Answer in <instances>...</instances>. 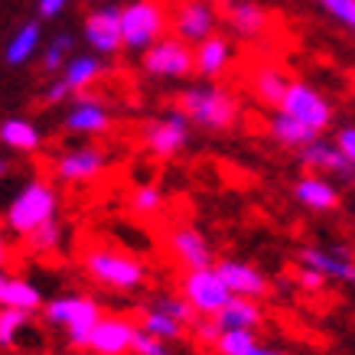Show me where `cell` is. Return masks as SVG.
<instances>
[{"mask_svg":"<svg viewBox=\"0 0 355 355\" xmlns=\"http://www.w3.org/2000/svg\"><path fill=\"white\" fill-rule=\"evenodd\" d=\"M82 270L95 280L98 287H108L114 293H134L147 284V264L128 251L95 245L82 254Z\"/></svg>","mask_w":355,"mask_h":355,"instance_id":"1","label":"cell"},{"mask_svg":"<svg viewBox=\"0 0 355 355\" xmlns=\"http://www.w3.org/2000/svg\"><path fill=\"white\" fill-rule=\"evenodd\" d=\"M53 218H59V193L46 180L23 183L20 193L13 196L10 202H7V209H3V228L20 238L33 235L36 228H43Z\"/></svg>","mask_w":355,"mask_h":355,"instance_id":"2","label":"cell"},{"mask_svg":"<svg viewBox=\"0 0 355 355\" xmlns=\"http://www.w3.org/2000/svg\"><path fill=\"white\" fill-rule=\"evenodd\" d=\"M180 111L193 121V128L202 130H228L235 128L238 114V98L222 85H212V82H202V85H186L180 92Z\"/></svg>","mask_w":355,"mask_h":355,"instance_id":"3","label":"cell"},{"mask_svg":"<svg viewBox=\"0 0 355 355\" xmlns=\"http://www.w3.org/2000/svg\"><path fill=\"white\" fill-rule=\"evenodd\" d=\"M101 316H105V310L85 293H62V297H53L43 303V320L55 329H62L72 349H85L88 336Z\"/></svg>","mask_w":355,"mask_h":355,"instance_id":"4","label":"cell"},{"mask_svg":"<svg viewBox=\"0 0 355 355\" xmlns=\"http://www.w3.org/2000/svg\"><path fill=\"white\" fill-rule=\"evenodd\" d=\"M105 76V59L95 53H76L59 76H53V82L46 85V105L53 108H65L76 95H85L88 88L101 82Z\"/></svg>","mask_w":355,"mask_h":355,"instance_id":"5","label":"cell"},{"mask_svg":"<svg viewBox=\"0 0 355 355\" xmlns=\"http://www.w3.org/2000/svg\"><path fill=\"white\" fill-rule=\"evenodd\" d=\"M121 30H124V49L144 53L166 33V10L157 0H128L121 3Z\"/></svg>","mask_w":355,"mask_h":355,"instance_id":"6","label":"cell"},{"mask_svg":"<svg viewBox=\"0 0 355 355\" xmlns=\"http://www.w3.org/2000/svg\"><path fill=\"white\" fill-rule=\"evenodd\" d=\"M189 137H193V121L180 108L163 111V114L150 118L140 128V144L147 147V153L160 157V160H170L176 153H183Z\"/></svg>","mask_w":355,"mask_h":355,"instance_id":"7","label":"cell"},{"mask_svg":"<svg viewBox=\"0 0 355 355\" xmlns=\"http://www.w3.org/2000/svg\"><path fill=\"white\" fill-rule=\"evenodd\" d=\"M140 65L150 78H166V82H180L196 72L193 46L183 43L180 36H160L150 49L140 53Z\"/></svg>","mask_w":355,"mask_h":355,"instance_id":"8","label":"cell"},{"mask_svg":"<svg viewBox=\"0 0 355 355\" xmlns=\"http://www.w3.org/2000/svg\"><path fill=\"white\" fill-rule=\"evenodd\" d=\"M82 40L95 55L111 59L124 49V30H121V3L101 0L82 20Z\"/></svg>","mask_w":355,"mask_h":355,"instance_id":"9","label":"cell"},{"mask_svg":"<svg viewBox=\"0 0 355 355\" xmlns=\"http://www.w3.org/2000/svg\"><path fill=\"white\" fill-rule=\"evenodd\" d=\"M180 291H183V297L196 310V316H216V313L235 297V293L228 291V284L222 280L216 264H212V268L186 270L183 280H180Z\"/></svg>","mask_w":355,"mask_h":355,"instance_id":"10","label":"cell"},{"mask_svg":"<svg viewBox=\"0 0 355 355\" xmlns=\"http://www.w3.org/2000/svg\"><path fill=\"white\" fill-rule=\"evenodd\" d=\"M108 166V153L95 147V144H76V147H69L62 150L59 157L53 160V173L59 183H92L98 180L101 173Z\"/></svg>","mask_w":355,"mask_h":355,"instance_id":"11","label":"cell"},{"mask_svg":"<svg viewBox=\"0 0 355 355\" xmlns=\"http://www.w3.org/2000/svg\"><path fill=\"white\" fill-rule=\"evenodd\" d=\"M277 108L287 111L291 118L303 121L306 128L320 130V134L333 124V105H329V98H323L313 85H306V82H291L287 95L280 98Z\"/></svg>","mask_w":355,"mask_h":355,"instance_id":"12","label":"cell"},{"mask_svg":"<svg viewBox=\"0 0 355 355\" xmlns=\"http://www.w3.org/2000/svg\"><path fill=\"white\" fill-rule=\"evenodd\" d=\"M111 108L105 98L98 95H76L62 111V130L65 134H78V137H98L111 130Z\"/></svg>","mask_w":355,"mask_h":355,"instance_id":"13","label":"cell"},{"mask_svg":"<svg viewBox=\"0 0 355 355\" xmlns=\"http://www.w3.org/2000/svg\"><path fill=\"white\" fill-rule=\"evenodd\" d=\"M173 36H180L183 43L196 46L205 36H212L218 26V10L212 7V0H183L170 17Z\"/></svg>","mask_w":355,"mask_h":355,"instance_id":"14","label":"cell"},{"mask_svg":"<svg viewBox=\"0 0 355 355\" xmlns=\"http://www.w3.org/2000/svg\"><path fill=\"white\" fill-rule=\"evenodd\" d=\"M134 336H137V323H130L124 316H101L88 336V352L92 355H128L134 352Z\"/></svg>","mask_w":355,"mask_h":355,"instance_id":"15","label":"cell"},{"mask_svg":"<svg viewBox=\"0 0 355 355\" xmlns=\"http://www.w3.org/2000/svg\"><path fill=\"white\" fill-rule=\"evenodd\" d=\"M166 248H170V254L186 270H196V268H212L216 261H212V245H209V238L199 232L196 225H176L166 235Z\"/></svg>","mask_w":355,"mask_h":355,"instance_id":"16","label":"cell"},{"mask_svg":"<svg viewBox=\"0 0 355 355\" xmlns=\"http://www.w3.org/2000/svg\"><path fill=\"white\" fill-rule=\"evenodd\" d=\"M300 264L320 270L326 280H336V284H355V258L343 248L310 245L300 251Z\"/></svg>","mask_w":355,"mask_h":355,"instance_id":"17","label":"cell"},{"mask_svg":"<svg viewBox=\"0 0 355 355\" xmlns=\"http://www.w3.org/2000/svg\"><path fill=\"white\" fill-rule=\"evenodd\" d=\"M300 160L313 173H323V176H355L352 160L345 157L336 140H323V137L310 140L306 147H300Z\"/></svg>","mask_w":355,"mask_h":355,"instance_id":"18","label":"cell"},{"mask_svg":"<svg viewBox=\"0 0 355 355\" xmlns=\"http://www.w3.org/2000/svg\"><path fill=\"white\" fill-rule=\"evenodd\" d=\"M193 59H196V76H202L205 82H212V78H222L228 72V65L235 59V46L228 43L225 36H205L202 43L193 46Z\"/></svg>","mask_w":355,"mask_h":355,"instance_id":"19","label":"cell"},{"mask_svg":"<svg viewBox=\"0 0 355 355\" xmlns=\"http://www.w3.org/2000/svg\"><path fill=\"white\" fill-rule=\"evenodd\" d=\"M222 280L228 284V291L235 293V297H251V300H261V297H268L270 284L268 277L261 274L254 264H245V261H235V258H225L216 264Z\"/></svg>","mask_w":355,"mask_h":355,"instance_id":"20","label":"cell"},{"mask_svg":"<svg viewBox=\"0 0 355 355\" xmlns=\"http://www.w3.org/2000/svg\"><path fill=\"white\" fill-rule=\"evenodd\" d=\"M43 20H26L10 33V40L3 46V62L10 69H23L26 62H33L36 55L43 53Z\"/></svg>","mask_w":355,"mask_h":355,"instance_id":"21","label":"cell"},{"mask_svg":"<svg viewBox=\"0 0 355 355\" xmlns=\"http://www.w3.org/2000/svg\"><path fill=\"white\" fill-rule=\"evenodd\" d=\"M293 199H297L303 209H310V212H333L336 205H339V189L333 186L329 176L310 170L306 176H300V180L293 183Z\"/></svg>","mask_w":355,"mask_h":355,"instance_id":"22","label":"cell"},{"mask_svg":"<svg viewBox=\"0 0 355 355\" xmlns=\"http://www.w3.org/2000/svg\"><path fill=\"white\" fill-rule=\"evenodd\" d=\"M43 291L26 277L0 270V310H43Z\"/></svg>","mask_w":355,"mask_h":355,"instance_id":"23","label":"cell"},{"mask_svg":"<svg viewBox=\"0 0 355 355\" xmlns=\"http://www.w3.org/2000/svg\"><path fill=\"white\" fill-rule=\"evenodd\" d=\"M225 20H228V26H232L238 36H245V40H258L261 33L268 30V13H264V7L254 3V0H228Z\"/></svg>","mask_w":355,"mask_h":355,"instance_id":"24","label":"cell"},{"mask_svg":"<svg viewBox=\"0 0 355 355\" xmlns=\"http://www.w3.org/2000/svg\"><path fill=\"white\" fill-rule=\"evenodd\" d=\"M0 144L13 153H36L43 147V130L30 118H3L0 121Z\"/></svg>","mask_w":355,"mask_h":355,"instance_id":"25","label":"cell"},{"mask_svg":"<svg viewBox=\"0 0 355 355\" xmlns=\"http://www.w3.org/2000/svg\"><path fill=\"white\" fill-rule=\"evenodd\" d=\"M212 320L218 329H258L264 313H261L258 300H251V297H232Z\"/></svg>","mask_w":355,"mask_h":355,"instance_id":"26","label":"cell"},{"mask_svg":"<svg viewBox=\"0 0 355 355\" xmlns=\"http://www.w3.org/2000/svg\"><path fill=\"white\" fill-rule=\"evenodd\" d=\"M268 130H270V137L277 140L280 147H291V150H300V147H306L310 140H316L320 137V130H313V128H306L303 121H297V118H291L287 111H274L270 114V121H268Z\"/></svg>","mask_w":355,"mask_h":355,"instance_id":"27","label":"cell"},{"mask_svg":"<svg viewBox=\"0 0 355 355\" xmlns=\"http://www.w3.org/2000/svg\"><path fill=\"white\" fill-rule=\"evenodd\" d=\"M140 329L144 333H150V336H157V339H163V343H176V339H183V333L189 329L186 323H180L173 313H166L160 306V303H147L144 310H140Z\"/></svg>","mask_w":355,"mask_h":355,"instance_id":"28","label":"cell"},{"mask_svg":"<svg viewBox=\"0 0 355 355\" xmlns=\"http://www.w3.org/2000/svg\"><path fill=\"white\" fill-rule=\"evenodd\" d=\"M72 55H76V36H72L69 30L53 33V40H46L43 53H40V72L49 76V78L59 76Z\"/></svg>","mask_w":355,"mask_h":355,"instance_id":"29","label":"cell"},{"mask_svg":"<svg viewBox=\"0 0 355 355\" xmlns=\"http://www.w3.org/2000/svg\"><path fill=\"white\" fill-rule=\"evenodd\" d=\"M291 82H293V78L284 76L277 65H264V69H258V72H254L251 88H254V98H258V101H264V105H270V108H277L280 98L287 95Z\"/></svg>","mask_w":355,"mask_h":355,"instance_id":"30","label":"cell"},{"mask_svg":"<svg viewBox=\"0 0 355 355\" xmlns=\"http://www.w3.org/2000/svg\"><path fill=\"white\" fill-rule=\"evenodd\" d=\"M33 313L30 310H0V345L13 349L23 339V333L30 329Z\"/></svg>","mask_w":355,"mask_h":355,"instance_id":"31","label":"cell"},{"mask_svg":"<svg viewBox=\"0 0 355 355\" xmlns=\"http://www.w3.org/2000/svg\"><path fill=\"white\" fill-rule=\"evenodd\" d=\"M160 209H163V193L153 183H144L130 193V212H134V216L147 218V216H157Z\"/></svg>","mask_w":355,"mask_h":355,"instance_id":"32","label":"cell"},{"mask_svg":"<svg viewBox=\"0 0 355 355\" xmlns=\"http://www.w3.org/2000/svg\"><path fill=\"white\" fill-rule=\"evenodd\" d=\"M23 241H26L33 251H55V248H59V241H62V225H59V218L46 222L43 228H36V232H33V235H26Z\"/></svg>","mask_w":355,"mask_h":355,"instance_id":"33","label":"cell"},{"mask_svg":"<svg viewBox=\"0 0 355 355\" xmlns=\"http://www.w3.org/2000/svg\"><path fill=\"white\" fill-rule=\"evenodd\" d=\"M320 7H323L336 23H343L345 30L355 33V0H320Z\"/></svg>","mask_w":355,"mask_h":355,"instance_id":"34","label":"cell"},{"mask_svg":"<svg viewBox=\"0 0 355 355\" xmlns=\"http://www.w3.org/2000/svg\"><path fill=\"white\" fill-rule=\"evenodd\" d=\"M134 355H176L170 349V343H163V339H157V336L144 333L137 326V336H134Z\"/></svg>","mask_w":355,"mask_h":355,"instance_id":"35","label":"cell"},{"mask_svg":"<svg viewBox=\"0 0 355 355\" xmlns=\"http://www.w3.org/2000/svg\"><path fill=\"white\" fill-rule=\"evenodd\" d=\"M297 284H300L303 291H323L326 287V277L320 274V270H313V268H306V264H300V270H297Z\"/></svg>","mask_w":355,"mask_h":355,"instance_id":"36","label":"cell"},{"mask_svg":"<svg viewBox=\"0 0 355 355\" xmlns=\"http://www.w3.org/2000/svg\"><path fill=\"white\" fill-rule=\"evenodd\" d=\"M72 0H36V17L40 20H55Z\"/></svg>","mask_w":355,"mask_h":355,"instance_id":"37","label":"cell"},{"mask_svg":"<svg viewBox=\"0 0 355 355\" xmlns=\"http://www.w3.org/2000/svg\"><path fill=\"white\" fill-rule=\"evenodd\" d=\"M336 144L343 147V153L352 160V166H355V124H349V128L339 130V134H336Z\"/></svg>","mask_w":355,"mask_h":355,"instance_id":"38","label":"cell"},{"mask_svg":"<svg viewBox=\"0 0 355 355\" xmlns=\"http://www.w3.org/2000/svg\"><path fill=\"white\" fill-rule=\"evenodd\" d=\"M245 355H287V352H280V349H274V345H264V343L258 339V343L251 345Z\"/></svg>","mask_w":355,"mask_h":355,"instance_id":"39","label":"cell"},{"mask_svg":"<svg viewBox=\"0 0 355 355\" xmlns=\"http://www.w3.org/2000/svg\"><path fill=\"white\" fill-rule=\"evenodd\" d=\"M7 264H10V241L0 232V270H7Z\"/></svg>","mask_w":355,"mask_h":355,"instance_id":"40","label":"cell"},{"mask_svg":"<svg viewBox=\"0 0 355 355\" xmlns=\"http://www.w3.org/2000/svg\"><path fill=\"white\" fill-rule=\"evenodd\" d=\"M3 173H7V160H0V180H3Z\"/></svg>","mask_w":355,"mask_h":355,"instance_id":"41","label":"cell"},{"mask_svg":"<svg viewBox=\"0 0 355 355\" xmlns=\"http://www.w3.org/2000/svg\"><path fill=\"white\" fill-rule=\"evenodd\" d=\"M92 3H101V0H92Z\"/></svg>","mask_w":355,"mask_h":355,"instance_id":"42","label":"cell"}]
</instances>
